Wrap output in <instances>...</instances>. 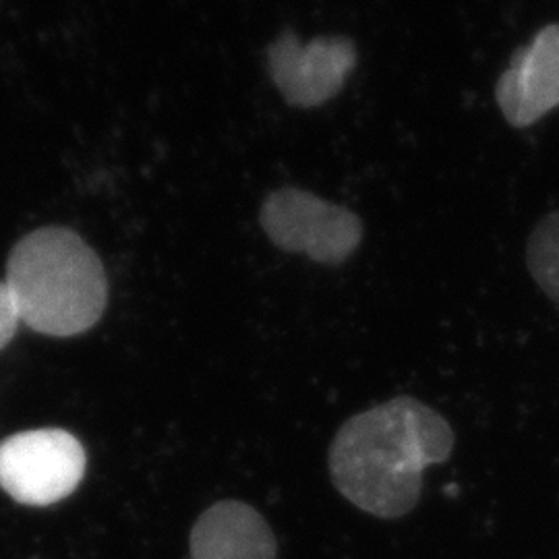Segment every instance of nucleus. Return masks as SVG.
<instances>
[{
    "label": "nucleus",
    "instance_id": "obj_5",
    "mask_svg": "<svg viewBox=\"0 0 559 559\" xmlns=\"http://www.w3.org/2000/svg\"><path fill=\"white\" fill-rule=\"evenodd\" d=\"M357 60V46L348 38L302 44L295 34H282L267 48L270 78L284 100L299 108H316L338 96Z\"/></svg>",
    "mask_w": 559,
    "mask_h": 559
},
{
    "label": "nucleus",
    "instance_id": "obj_8",
    "mask_svg": "<svg viewBox=\"0 0 559 559\" xmlns=\"http://www.w3.org/2000/svg\"><path fill=\"white\" fill-rule=\"evenodd\" d=\"M526 267L540 290L559 305V210L533 228L526 240Z\"/></svg>",
    "mask_w": 559,
    "mask_h": 559
},
{
    "label": "nucleus",
    "instance_id": "obj_4",
    "mask_svg": "<svg viewBox=\"0 0 559 559\" xmlns=\"http://www.w3.org/2000/svg\"><path fill=\"white\" fill-rule=\"evenodd\" d=\"M81 441L62 429L21 431L0 443V487L23 506L69 498L85 475Z\"/></svg>",
    "mask_w": 559,
    "mask_h": 559
},
{
    "label": "nucleus",
    "instance_id": "obj_7",
    "mask_svg": "<svg viewBox=\"0 0 559 559\" xmlns=\"http://www.w3.org/2000/svg\"><path fill=\"white\" fill-rule=\"evenodd\" d=\"M191 559H276V537L260 512L240 501L207 508L191 531Z\"/></svg>",
    "mask_w": 559,
    "mask_h": 559
},
{
    "label": "nucleus",
    "instance_id": "obj_3",
    "mask_svg": "<svg viewBox=\"0 0 559 559\" xmlns=\"http://www.w3.org/2000/svg\"><path fill=\"white\" fill-rule=\"evenodd\" d=\"M261 226L280 249L328 265L344 263L362 240V222L355 212L295 187L263 201Z\"/></svg>",
    "mask_w": 559,
    "mask_h": 559
},
{
    "label": "nucleus",
    "instance_id": "obj_1",
    "mask_svg": "<svg viewBox=\"0 0 559 559\" xmlns=\"http://www.w3.org/2000/svg\"><path fill=\"white\" fill-rule=\"evenodd\" d=\"M454 431L438 411L411 396L388 400L346 420L330 445L340 493L378 519L415 510L429 466L452 456Z\"/></svg>",
    "mask_w": 559,
    "mask_h": 559
},
{
    "label": "nucleus",
    "instance_id": "obj_9",
    "mask_svg": "<svg viewBox=\"0 0 559 559\" xmlns=\"http://www.w3.org/2000/svg\"><path fill=\"white\" fill-rule=\"evenodd\" d=\"M20 323L17 302L13 299L7 282H0V350L13 340Z\"/></svg>",
    "mask_w": 559,
    "mask_h": 559
},
{
    "label": "nucleus",
    "instance_id": "obj_6",
    "mask_svg": "<svg viewBox=\"0 0 559 559\" xmlns=\"http://www.w3.org/2000/svg\"><path fill=\"white\" fill-rule=\"evenodd\" d=\"M503 119L516 129L539 122L559 106V25H545L519 48L496 83Z\"/></svg>",
    "mask_w": 559,
    "mask_h": 559
},
{
    "label": "nucleus",
    "instance_id": "obj_2",
    "mask_svg": "<svg viewBox=\"0 0 559 559\" xmlns=\"http://www.w3.org/2000/svg\"><path fill=\"white\" fill-rule=\"evenodd\" d=\"M7 286L21 323L55 338L92 330L108 305V278L78 233L46 226L25 235L7 261Z\"/></svg>",
    "mask_w": 559,
    "mask_h": 559
}]
</instances>
